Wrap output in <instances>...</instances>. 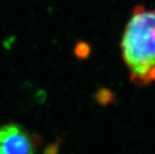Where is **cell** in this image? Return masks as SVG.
<instances>
[{"label": "cell", "instance_id": "obj_1", "mask_svg": "<svg viewBox=\"0 0 155 154\" xmlns=\"http://www.w3.org/2000/svg\"><path fill=\"white\" fill-rule=\"evenodd\" d=\"M120 48L135 86L143 87L155 83V9L144 5L133 8Z\"/></svg>", "mask_w": 155, "mask_h": 154}, {"label": "cell", "instance_id": "obj_2", "mask_svg": "<svg viewBox=\"0 0 155 154\" xmlns=\"http://www.w3.org/2000/svg\"><path fill=\"white\" fill-rule=\"evenodd\" d=\"M0 149L5 154H35L31 136L16 124L0 127Z\"/></svg>", "mask_w": 155, "mask_h": 154}, {"label": "cell", "instance_id": "obj_3", "mask_svg": "<svg viewBox=\"0 0 155 154\" xmlns=\"http://www.w3.org/2000/svg\"><path fill=\"white\" fill-rule=\"evenodd\" d=\"M0 154H5V153H4V152H3V151L1 150V149H0Z\"/></svg>", "mask_w": 155, "mask_h": 154}]
</instances>
